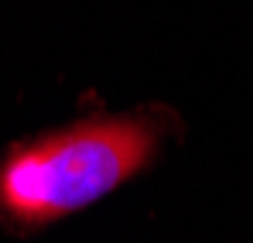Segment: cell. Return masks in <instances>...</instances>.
Wrapping results in <instances>:
<instances>
[{
	"label": "cell",
	"mask_w": 253,
	"mask_h": 243,
	"mask_svg": "<svg viewBox=\"0 0 253 243\" xmlns=\"http://www.w3.org/2000/svg\"><path fill=\"white\" fill-rule=\"evenodd\" d=\"M147 117L85 120L10 147L0 158V223L38 230L99 202L158 151Z\"/></svg>",
	"instance_id": "cell-1"
}]
</instances>
